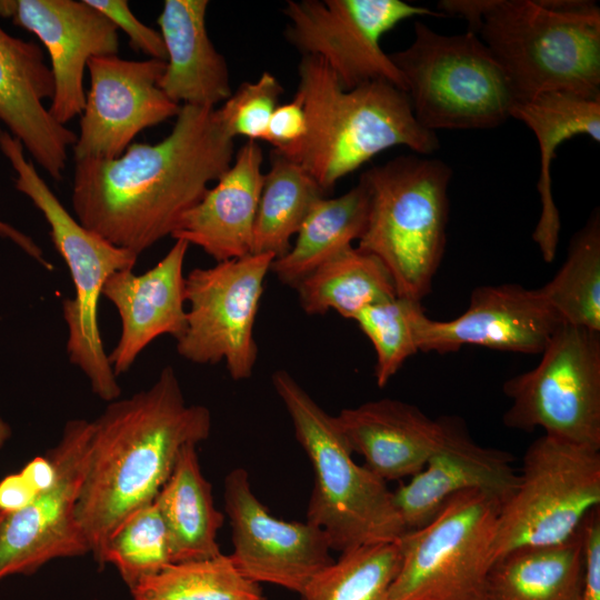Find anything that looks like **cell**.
<instances>
[{
	"mask_svg": "<svg viewBox=\"0 0 600 600\" xmlns=\"http://www.w3.org/2000/svg\"><path fill=\"white\" fill-rule=\"evenodd\" d=\"M233 138L216 108L183 104L170 133L114 159L74 161L76 219L138 257L171 237L181 217L230 167Z\"/></svg>",
	"mask_w": 600,
	"mask_h": 600,
	"instance_id": "obj_1",
	"label": "cell"
},
{
	"mask_svg": "<svg viewBox=\"0 0 600 600\" xmlns=\"http://www.w3.org/2000/svg\"><path fill=\"white\" fill-rule=\"evenodd\" d=\"M91 421L77 520L103 568L107 540L132 511L152 502L188 444L211 432L210 410L186 401L174 369L131 397L118 398Z\"/></svg>",
	"mask_w": 600,
	"mask_h": 600,
	"instance_id": "obj_2",
	"label": "cell"
},
{
	"mask_svg": "<svg viewBox=\"0 0 600 600\" xmlns=\"http://www.w3.org/2000/svg\"><path fill=\"white\" fill-rule=\"evenodd\" d=\"M297 94L307 133L288 159L300 164L327 193L378 153L404 146L419 154L439 148L433 131L414 117L406 91L378 80L344 90L328 66L302 56Z\"/></svg>",
	"mask_w": 600,
	"mask_h": 600,
	"instance_id": "obj_3",
	"label": "cell"
},
{
	"mask_svg": "<svg viewBox=\"0 0 600 600\" xmlns=\"http://www.w3.org/2000/svg\"><path fill=\"white\" fill-rule=\"evenodd\" d=\"M480 39L516 102L543 92L600 98V10L582 0H483Z\"/></svg>",
	"mask_w": 600,
	"mask_h": 600,
	"instance_id": "obj_4",
	"label": "cell"
},
{
	"mask_svg": "<svg viewBox=\"0 0 600 600\" xmlns=\"http://www.w3.org/2000/svg\"><path fill=\"white\" fill-rule=\"evenodd\" d=\"M273 389L314 473L307 521L328 537L332 550L393 542L407 531L387 482L356 463L334 416L326 412L284 369L272 373Z\"/></svg>",
	"mask_w": 600,
	"mask_h": 600,
	"instance_id": "obj_5",
	"label": "cell"
},
{
	"mask_svg": "<svg viewBox=\"0 0 600 600\" xmlns=\"http://www.w3.org/2000/svg\"><path fill=\"white\" fill-rule=\"evenodd\" d=\"M451 168L441 160L400 156L360 176L369 192L362 251L389 271L398 297L419 301L431 291L447 241Z\"/></svg>",
	"mask_w": 600,
	"mask_h": 600,
	"instance_id": "obj_6",
	"label": "cell"
},
{
	"mask_svg": "<svg viewBox=\"0 0 600 600\" xmlns=\"http://www.w3.org/2000/svg\"><path fill=\"white\" fill-rule=\"evenodd\" d=\"M0 150L17 174L16 189L43 214L54 248L72 279L74 296L62 302L69 360L84 373L92 392L111 402L120 398L121 388L101 339L98 303L106 281L118 271L132 270L138 256L112 244L72 217L34 164L26 159L21 142L7 130H0Z\"/></svg>",
	"mask_w": 600,
	"mask_h": 600,
	"instance_id": "obj_7",
	"label": "cell"
},
{
	"mask_svg": "<svg viewBox=\"0 0 600 600\" xmlns=\"http://www.w3.org/2000/svg\"><path fill=\"white\" fill-rule=\"evenodd\" d=\"M426 129H491L511 118L516 98L503 69L477 36H443L414 22L411 44L390 54Z\"/></svg>",
	"mask_w": 600,
	"mask_h": 600,
	"instance_id": "obj_8",
	"label": "cell"
},
{
	"mask_svg": "<svg viewBox=\"0 0 600 600\" xmlns=\"http://www.w3.org/2000/svg\"><path fill=\"white\" fill-rule=\"evenodd\" d=\"M600 508V450L542 434L526 450L501 503L494 561L513 550L564 543Z\"/></svg>",
	"mask_w": 600,
	"mask_h": 600,
	"instance_id": "obj_9",
	"label": "cell"
},
{
	"mask_svg": "<svg viewBox=\"0 0 600 600\" xmlns=\"http://www.w3.org/2000/svg\"><path fill=\"white\" fill-rule=\"evenodd\" d=\"M500 506L482 491L467 490L430 522L406 531L398 540L401 561L388 600H482Z\"/></svg>",
	"mask_w": 600,
	"mask_h": 600,
	"instance_id": "obj_10",
	"label": "cell"
},
{
	"mask_svg": "<svg viewBox=\"0 0 600 600\" xmlns=\"http://www.w3.org/2000/svg\"><path fill=\"white\" fill-rule=\"evenodd\" d=\"M502 389L506 427L600 450V332L561 324L540 362Z\"/></svg>",
	"mask_w": 600,
	"mask_h": 600,
	"instance_id": "obj_11",
	"label": "cell"
},
{
	"mask_svg": "<svg viewBox=\"0 0 600 600\" xmlns=\"http://www.w3.org/2000/svg\"><path fill=\"white\" fill-rule=\"evenodd\" d=\"M274 257L250 253L191 270L184 280L186 328L177 351L198 364L224 362L234 381L252 376L258 346L254 323Z\"/></svg>",
	"mask_w": 600,
	"mask_h": 600,
	"instance_id": "obj_12",
	"label": "cell"
},
{
	"mask_svg": "<svg viewBox=\"0 0 600 600\" xmlns=\"http://www.w3.org/2000/svg\"><path fill=\"white\" fill-rule=\"evenodd\" d=\"M283 14L287 41L302 56L320 58L344 90L383 80L403 91L381 38L406 19L441 16L401 0H289Z\"/></svg>",
	"mask_w": 600,
	"mask_h": 600,
	"instance_id": "obj_13",
	"label": "cell"
},
{
	"mask_svg": "<svg viewBox=\"0 0 600 600\" xmlns=\"http://www.w3.org/2000/svg\"><path fill=\"white\" fill-rule=\"evenodd\" d=\"M91 421L69 420L46 456L53 467L50 483L0 523V580L30 576L57 559L90 553L77 520Z\"/></svg>",
	"mask_w": 600,
	"mask_h": 600,
	"instance_id": "obj_14",
	"label": "cell"
},
{
	"mask_svg": "<svg viewBox=\"0 0 600 600\" xmlns=\"http://www.w3.org/2000/svg\"><path fill=\"white\" fill-rule=\"evenodd\" d=\"M224 510L232 531L229 557L254 583L274 584L300 596L334 560L324 531L307 520L272 516L253 493L243 468L231 470L224 479Z\"/></svg>",
	"mask_w": 600,
	"mask_h": 600,
	"instance_id": "obj_15",
	"label": "cell"
},
{
	"mask_svg": "<svg viewBox=\"0 0 600 600\" xmlns=\"http://www.w3.org/2000/svg\"><path fill=\"white\" fill-rule=\"evenodd\" d=\"M166 61L116 56L89 59L90 89L72 147L74 161L120 157L141 131L179 113L159 88Z\"/></svg>",
	"mask_w": 600,
	"mask_h": 600,
	"instance_id": "obj_16",
	"label": "cell"
},
{
	"mask_svg": "<svg viewBox=\"0 0 600 600\" xmlns=\"http://www.w3.org/2000/svg\"><path fill=\"white\" fill-rule=\"evenodd\" d=\"M418 351L446 354L464 346L541 354L562 324L539 289L506 283L473 289L452 320H433L419 304L413 316Z\"/></svg>",
	"mask_w": 600,
	"mask_h": 600,
	"instance_id": "obj_17",
	"label": "cell"
},
{
	"mask_svg": "<svg viewBox=\"0 0 600 600\" xmlns=\"http://www.w3.org/2000/svg\"><path fill=\"white\" fill-rule=\"evenodd\" d=\"M0 17L33 33L47 48L54 80L51 117L66 126L81 116L88 61L118 54L117 27L86 0H0Z\"/></svg>",
	"mask_w": 600,
	"mask_h": 600,
	"instance_id": "obj_18",
	"label": "cell"
},
{
	"mask_svg": "<svg viewBox=\"0 0 600 600\" xmlns=\"http://www.w3.org/2000/svg\"><path fill=\"white\" fill-rule=\"evenodd\" d=\"M334 419L352 453L386 482L418 473L464 430L452 418L434 420L389 398L342 409Z\"/></svg>",
	"mask_w": 600,
	"mask_h": 600,
	"instance_id": "obj_19",
	"label": "cell"
},
{
	"mask_svg": "<svg viewBox=\"0 0 600 600\" xmlns=\"http://www.w3.org/2000/svg\"><path fill=\"white\" fill-rule=\"evenodd\" d=\"M54 80L42 49L13 37L0 26V121L34 161L60 181L77 134L58 123L44 107Z\"/></svg>",
	"mask_w": 600,
	"mask_h": 600,
	"instance_id": "obj_20",
	"label": "cell"
},
{
	"mask_svg": "<svg viewBox=\"0 0 600 600\" xmlns=\"http://www.w3.org/2000/svg\"><path fill=\"white\" fill-rule=\"evenodd\" d=\"M189 244H174L151 269L136 274L132 270L113 273L104 283L102 296L116 308L121 331L109 362L118 377L130 370L140 353L157 338L177 340L186 328L183 264Z\"/></svg>",
	"mask_w": 600,
	"mask_h": 600,
	"instance_id": "obj_21",
	"label": "cell"
},
{
	"mask_svg": "<svg viewBox=\"0 0 600 600\" xmlns=\"http://www.w3.org/2000/svg\"><path fill=\"white\" fill-rule=\"evenodd\" d=\"M517 482L518 471L512 466V457L507 451L478 444L464 429L392 496L409 531L430 522L443 504L460 492L479 490L502 503Z\"/></svg>",
	"mask_w": 600,
	"mask_h": 600,
	"instance_id": "obj_22",
	"label": "cell"
},
{
	"mask_svg": "<svg viewBox=\"0 0 600 600\" xmlns=\"http://www.w3.org/2000/svg\"><path fill=\"white\" fill-rule=\"evenodd\" d=\"M262 162L260 146L248 140L217 183L181 217L171 237L201 248L217 262L250 254Z\"/></svg>",
	"mask_w": 600,
	"mask_h": 600,
	"instance_id": "obj_23",
	"label": "cell"
},
{
	"mask_svg": "<svg viewBox=\"0 0 600 600\" xmlns=\"http://www.w3.org/2000/svg\"><path fill=\"white\" fill-rule=\"evenodd\" d=\"M207 0H166L157 23L167 59L159 88L174 103L216 108L232 93L229 67L209 38Z\"/></svg>",
	"mask_w": 600,
	"mask_h": 600,
	"instance_id": "obj_24",
	"label": "cell"
},
{
	"mask_svg": "<svg viewBox=\"0 0 600 600\" xmlns=\"http://www.w3.org/2000/svg\"><path fill=\"white\" fill-rule=\"evenodd\" d=\"M511 118L527 124L534 133L540 150L538 192L541 213L532 233L543 259H554L561 230L560 214L554 203L551 187V163L556 150L563 141L586 134L600 141V98L551 91L532 99L514 102Z\"/></svg>",
	"mask_w": 600,
	"mask_h": 600,
	"instance_id": "obj_25",
	"label": "cell"
},
{
	"mask_svg": "<svg viewBox=\"0 0 600 600\" xmlns=\"http://www.w3.org/2000/svg\"><path fill=\"white\" fill-rule=\"evenodd\" d=\"M154 502L168 528L173 562L221 553L217 534L224 516L216 508L212 486L201 471L196 444L180 451Z\"/></svg>",
	"mask_w": 600,
	"mask_h": 600,
	"instance_id": "obj_26",
	"label": "cell"
},
{
	"mask_svg": "<svg viewBox=\"0 0 600 600\" xmlns=\"http://www.w3.org/2000/svg\"><path fill=\"white\" fill-rule=\"evenodd\" d=\"M582 577L581 529L564 543L520 548L497 559L482 600H580Z\"/></svg>",
	"mask_w": 600,
	"mask_h": 600,
	"instance_id": "obj_27",
	"label": "cell"
},
{
	"mask_svg": "<svg viewBox=\"0 0 600 600\" xmlns=\"http://www.w3.org/2000/svg\"><path fill=\"white\" fill-rule=\"evenodd\" d=\"M369 213V192L359 179L346 193L322 197L303 220L289 251L272 261L270 271L294 288L318 267L353 247L362 236Z\"/></svg>",
	"mask_w": 600,
	"mask_h": 600,
	"instance_id": "obj_28",
	"label": "cell"
},
{
	"mask_svg": "<svg viewBox=\"0 0 600 600\" xmlns=\"http://www.w3.org/2000/svg\"><path fill=\"white\" fill-rule=\"evenodd\" d=\"M294 289L307 314L333 310L352 320L363 309L397 297L393 280L383 263L357 247L318 267Z\"/></svg>",
	"mask_w": 600,
	"mask_h": 600,
	"instance_id": "obj_29",
	"label": "cell"
},
{
	"mask_svg": "<svg viewBox=\"0 0 600 600\" xmlns=\"http://www.w3.org/2000/svg\"><path fill=\"white\" fill-rule=\"evenodd\" d=\"M324 196L300 164L273 150L256 212L251 253L274 259L286 254L311 207Z\"/></svg>",
	"mask_w": 600,
	"mask_h": 600,
	"instance_id": "obj_30",
	"label": "cell"
},
{
	"mask_svg": "<svg viewBox=\"0 0 600 600\" xmlns=\"http://www.w3.org/2000/svg\"><path fill=\"white\" fill-rule=\"evenodd\" d=\"M539 291L562 324L600 332V216L572 237L557 274Z\"/></svg>",
	"mask_w": 600,
	"mask_h": 600,
	"instance_id": "obj_31",
	"label": "cell"
},
{
	"mask_svg": "<svg viewBox=\"0 0 600 600\" xmlns=\"http://www.w3.org/2000/svg\"><path fill=\"white\" fill-rule=\"evenodd\" d=\"M131 600H267L229 556L172 562L129 589Z\"/></svg>",
	"mask_w": 600,
	"mask_h": 600,
	"instance_id": "obj_32",
	"label": "cell"
},
{
	"mask_svg": "<svg viewBox=\"0 0 600 600\" xmlns=\"http://www.w3.org/2000/svg\"><path fill=\"white\" fill-rule=\"evenodd\" d=\"M400 561L398 540L341 552L312 578L301 600H388Z\"/></svg>",
	"mask_w": 600,
	"mask_h": 600,
	"instance_id": "obj_33",
	"label": "cell"
},
{
	"mask_svg": "<svg viewBox=\"0 0 600 600\" xmlns=\"http://www.w3.org/2000/svg\"><path fill=\"white\" fill-rule=\"evenodd\" d=\"M172 562L168 528L154 500L119 522L103 553V568L114 567L128 589Z\"/></svg>",
	"mask_w": 600,
	"mask_h": 600,
	"instance_id": "obj_34",
	"label": "cell"
},
{
	"mask_svg": "<svg viewBox=\"0 0 600 600\" xmlns=\"http://www.w3.org/2000/svg\"><path fill=\"white\" fill-rule=\"evenodd\" d=\"M419 304L397 296L363 309L353 319L374 348V378L380 388L418 352L413 316Z\"/></svg>",
	"mask_w": 600,
	"mask_h": 600,
	"instance_id": "obj_35",
	"label": "cell"
},
{
	"mask_svg": "<svg viewBox=\"0 0 600 600\" xmlns=\"http://www.w3.org/2000/svg\"><path fill=\"white\" fill-rule=\"evenodd\" d=\"M283 87L270 72L264 71L256 81H248L232 92L217 109L226 131L234 139L263 140L271 114L279 106Z\"/></svg>",
	"mask_w": 600,
	"mask_h": 600,
	"instance_id": "obj_36",
	"label": "cell"
},
{
	"mask_svg": "<svg viewBox=\"0 0 600 600\" xmlns=\"http://www.w3.org/2000/svg\"><path fill=\"white\" fill-rule=\"evenodd\" d=\"M88 4L107 17L117 29L128 36L131 48L150 59L166 61L167 52L159 31L146 26L136 18L126 0H86Z\"/></svg>",
	"mask_w": 600,
	"mask_h": 600,
	"instance_id": "obj_37",
	"label": "cell"
},
{
	"mask_svg": "<svg viewBox=\"0 0 600 600\" xmlns=\"http://www.w3.org/2000/svg\"><path fill=\"white\" fill-rule=\"evenodd\" d=\"M307 133V118L301 98L278 106L269 120L264 141L271 143L274 151L290 157L300 146Z\"/></svg>",
	"mask_w": 600,
	"mask_h": 600,
	"instance_id": "obj_38",
	"label": "cell"
},
{
	"mask_svg": "<svg viewBox=\"0 0 600 600\" xmlns=\"http://www.w3.org/2000/svg\"><path fill=\"white\" fill-rule=\"evenodd\" d=\"M583 577L580 600H600V508L582 526Z\"/></svg>",
	"mask_w": 600,
	"mask_h": 600,
	"instance_id": "obj_39",
	"label": "cell"
},
{
	"mask_svg": "<svg viewBox=\"0 0 600 600\" xmlns=\"http://www.w3.org/2000/svg\"><path fill=\"white\" fill-rule=\"evenodd\" d=\"M22 471L11 473L0 481V512H14L24 507L37 493Z\"/></svg>",
	"mask_w": 600,
	"mask_h": 600,
	"instance_id": "obj_40",
	"label": "cell"
},
{
	"mask_svg": "<svg viewBox=\"0 0 600 600\" xmlns=\"http://www.w3.org/2000/svg\"><path fill=\"white\" fill-rule=\"evenodd\" d=\"M0 237L12 241L21 250H23L29 257L34 259L38 263L48 270L53 269L52 264L44 258L42 249L34 242V240L21 232L13 226L7 223L0 219Z\"/></svg>",
	"mask_w": 600,
	"mask_h": 600,
	"instance_id": "obj_41",
	"label": "cell"
},
{
	"mask_svg": "<svg viewBox=\"0 0 600 600\" xmlns=\"http://www.w3.org/2000/svg\"><path fill=\"white\" fill-rule=\"evenodd\" d=\"M11 437V428L0 413V450L6 446Z\"/></svg>",
	"mask_w": 600,
	"mask_h": 600,
	"instance_id": "obj_42",
	"label": "cell"
},
{
	"mask_svg": "<svg viewBox=\"0 0 600 600\" xmlns=\"http://www.w3.org/2000/svg\"><path fill=\"white\" fill-rule=\"evenodd\" d=\"M2 518H3V513L0 512V523H1Z\"/></svg>",
	"mask_w": 600,
	"mask_h": 600,
	"instance_id": "obj_43",
	"label": "cell"
}]
</instances>
